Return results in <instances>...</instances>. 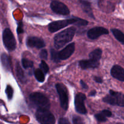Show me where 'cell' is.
Masks as SVG:
<instances>
[{
	"instance_id": "obj_1",
	"label": "cell",
	"mask_w": 124,
	"mask_h": 124,
	"mask_svg": "<svg viewBox=\"0 0 124 124\" xmlns=\"http://www.w3.org/2000/svg\"><path fill=\"white\" fill-rule=\"evenodd\" d=\"M73 24L77 26H87L88 24V21L78 17H74L70 19H63V20L55 21L48 24V30L52 33L56 32L62 28L65 27L67 26Z\"/></svg>"
},
{
	"instance_id": "obj_2",
	"label": "cell",
	"mask_w": 124,
	"mask_h": 124,
	"mask_svg": "<svg viewBox=\"0 0 124 124\" xmlns=\"http://www.w3.org/2000/svg\"><path fill=\"white\" fill-rule=\"evenodd\" d=\"M76 31V29L75 27H70L56 34L54 37L55 48L57 49L62 48L66 44L71 41L73 38Z\"/></svg>"
},
{
	"instance_id": "obj_3",
	"label": "cell",
	"mask_w": 124,
	"mask_h": 124,
	"mask_svg": "<svg viewBox=\"0 0 124 124\" xmlns=\"http://www.w3.org/2000/svg\"><path fill=\"white\" fill-rule=\"evenodd\" d=\"M36 120L41 124H54L55 117L54 115L46 108H38L36 112Z\"/></svg>"
},
{
	"instance_id": "obj_4",
	"label": "cell",
	"mask_w": 124,
	"mask_h": 124,
	"mask_svg": "<svg viewBox=\"0 0 124 124\" xmlns=\"http://www.w3.org/2000/svg\"><path fill=\"white\" fill-rule=\"evenodd\" d=\"M30 100L33 104L38 108H46L50 107V102L46 96L40 92H33L29 96Z\"/></svg>"
},
{
	"instance_id": "obj_5",
	"label": "cell",
	"mask_w": 124,
	"mask_h": 124,
	"mask_svg": "<svg viewBox=\"0 0 124 124\" xmlns=\"http://www.w3.org/2000/svg\"><path fill=\"white\" fill-rule=\"evenodd\" d=\"M103 101L111 105L124 106V95L121 92L110 90L109 94L103 98Z\"/></svg>"
},
{
	"instance_id": "obj_6",
	"label": "cell",
	"mask_w": 124,
	"mask_h": 124,
	"mask_svg": "<svg viewBox=\"0 0 124 124\" xmlns=\"http://www.w3.org/2000/svg\"><path fill=\"white\" fill-rule=\"evenodd\" d=\"M2 40L4 44L8 51H14L16 48V43L13 33L8 28L4 29L2 34Z\"/></svg>"
},
{
	"instance_id": "obj_7",
	"label": "cell",
	"mask_w": 124,
	"mask_h": 124,
	"mask_svg": "<svg viewBox=\"0 0 124 124\" xmlns=\"http://www.w3.org/2000/svg\"><path fill=\"white\" fill-rule=\"evenodd\" d=\"M56 89L59 94L61 106L64 110H67L69 108V97L66 88L63 84L58 83L56 85Z\"/></svg>"
},
{
	"instance_id": "obj_8",
	"label": "cell",
	"mask_w": 124,
	"mask_h": 124,
	"mask_svg": "<svg viewBox=\"0 0 124 124\" xmlns=\"http://www.w3.org/2000/svg\"><path fill=\"white\" fill-rule=\"evenodd\" d=\"M50 8L53 12L61 15H67L70 10L67 6L63 2L58 1H52L50 4Z\"/></svg>"
},
{
	"instance_id": "obj_9",
	"label": "cell",
	"mask_w": 124,
	"mask_h": 124,
	"mask_svg": "<svg viewBox=\"0 0 124 124\" xmlns=\"http://www.w3.org/2000/svg\"><path fill=\"white\" fill-rule=\"evenodd\" d=\"M86 99V96L83 93H78L75 96V106L76 111L78 113L85 114L87 113V109L85 106L84 101Z\"/></svg>"
},
{
	"instance_id": "obj_10",
	"label": "cell",
	"mask_w": 124,
	"mask_h": 124,
	"mask_svg": "<svg viewBox=\"0 0 124 124\" xmlns=\"http://www.w3.org/2000/svg\"><path fill=\"white\" fill-rule=\"evenodd\" d=\"M108 34V30L103 27H95L90 29L87 32V36L90 39L95 40L103 35Z\"/></svg>"
},
{
	"instance_id": "obj_11",
	"label": "cell",
	"mask_w": 124,
	"mask_h": 124,
	"mask_svg": "<svg viewBox=\"0 0 124 124\" xmlns=\"http://www.w3.org/2000/svg\"><path fill=\"white\" fill-rule=\"evenodd\" d=\"M27 46L29 47H35L40 49L46 46L44 40L36 36H29L26 40Z\"/></svg>"
},
{
	"instance_id": "obj_12",
	"label": "cell",
	"mask_w": 124,
	"mask_h": 124,
	"mask_svg": "<svg viewBox=\"0 0 124 124\" xmlns=\"http://www.w3.org/2000/svg\"><path fill=\"white\" fill-rule=\"evenodd\" d=\"M75 49V44L74 43L69 44L64 47L62 50L59 52V57L60 60H65L69 58L73 53Z\"/></svg>"
},
{
	"instance_id": "obj_13",
	"label": "cell",
	"mask_w": 124,
	"mask_h": 124,
	"mask_svg": "<svg viewBox=\"0 0 124 124\" xmlns=\"http://www.w3.org/2000/svg\"><path fill=\"white\" fill-rule=\"evenodd\" d=\"M111 74L117 80L124 81V69L121 66H113L111 69Z\"/></svg>"
},
{
	"instance_id": "obj_14",
	"label": "cell",
	"mask_w": 124,
	"mask_h": 124,
	"mask_svg": "<svg viewBox=\"0 0 124 124\" xmlns=\"http://www.w3.org/2000/svg\"><path fill=\"white\" fill-rule=\"evenodd\" d=\"M79 64L82 69H93V68H96L99 66V62H97V61L93 60L90 58L89 60H81L79 63Z\"/></svg>"
},
{
	"instance_id": "obj_15",
	"label": "cell",
	"mask_w": 124,
	"mask_h": 124,
	"mask_svg": "<svg viewBox=\"0 0 124 124\" xmlns=\"http://www.w3.org/2000/svg\"><path fill=\"white\" fill-rule=\"evenodd\" d=\"M79 5L82 10L86 14L88 15V17L94 19V17L93 13V10H92L90 2L88 1V0H79Z\"/></svg>"
},
{
	"instance_id": "obj_16",
	"label": "cell",
	"mask_w": 124,
	"mask_h": 124,
	"mask_svg": "<svg viewBox=\"0 0 124 124\" xmlns=\"http://www.w3.org/2000/svg\"><path fill=\"white\" fill-rule=\"evenodd\" d=\"M1 61L4 69L7 71L11 70V61L8 55L3 53L1 55Z\"/></svg>"
},
{
	"instance_id": "obj_17",
	"label": "cell",
	"mask_w": 124,
	"mask_h": 124,
	"mask_svg": "<svg viewBox=\"0 0 124 124\" xmlns=\"http://www.w3.org/2000/svg\"><path fill=\"white\" fill-rule=\"evenodd\" d=\"M16 73L17 77H18L19 81L22 83H25L27 81V77L25 76L24 71L22 69L18 62H17L16 64Z\"/></svg>"
},
{
	"instance_id": "obj_18",
	"label": "cell",
	"mask_w": 124,
	"mask_h": 124,
	"mask_svg": "<svg viewBox=\"0 0 124 124\" xmlns=\"http://www.w3.org/2000/svg\"><path fill=\"white\" fill-rule=\"evenodd\" d=\"M102 53V51L101 49H96L90 52L89 57L90 59L97 61V62H99V60L101 58Z\"/></svg>"
},
{
	"instance_id": "obj_19",
	"label": "cell",
	"mask_w": 124,
	"mask_h": 124,
	"mask_svg": "<svg viewBox=\"0 0 124 124\" xmlns=\"http://www.w3.org/2000/svg\"><path fill=\"white\" fill-rule=\"evenodd\" d=\"M111 32L117 40L124 44V34L121 30L116 29H113L111 30Z\"/></svg>"
},
{
	"instance_id": "obj_20",
	"label": "cell",
	"mask_w": 124,
	"mask_h": 124,
	"mask_svg": "<svg viewBox=\"0 0 124 124\" xmlns=\"http://www.w3.org/2000/svg\"><path fill=\"white\" fill-rule=\"evenodd\" d=\"M35 78L39 82H43L45 80V75L43 71L40 69H37L34 72Z\"/></svg>"
},
{
	"instance_id": "obj_21",
	"label": "cell",
	"mask_w": 124,
	"mask_h": 124,
	"mask_svg": "<svg viewBox=\"0 0 124 124\" xmlns=\"http://www.w3.org/2000/svg\"><path fill=\"white\" fill-rule=\"evenodd\" d=\"M50 54H51V58L52 60L55 63H59L60 62V58L59 57V52L56 51L55 49H52L50 50Z\"/></svg>"
},
{
	"instance_id": "obj_22",
	"label": "cell",
	"mask_w": 124,
	"mask_h": 124,
	"mask_svg": "<svg viewBox=\"0 0 124 124\" xmlns=\"http://www.w3.org/2000/svg\"><path fill=\"white\" fill-rule=\"evenodd\" d=\"M22 64L24 69H27L29 68H31L33 66V62L31 60L27 59V58H23L22 59Z\"/></svg>"
},
{
	"instance_id": "obj_23",
	"label": "cell",
	"mask_w": 124,
	"mask_h": 124,
	"mask_svg": "<svg viewBox=\"0 0 124 124\" xmlns=\"http://www.w3.org/2000/svg\"><path fill=\"white\" fill-rule=\"evenodd\" d=\"M6 93L8 100H11L13 96V89L10 85H7L6 89Z\"/></svg>"
},
{
	"instance_id": "obj_24",
	"label": "cell",
	"mask_w": 124,
	"mask_h": 124,
	"mask_svg": "<svg viewBox=\"0 0 124 124\" xmlns=\"http://www.w3.org/2000/svg\"><path fill=\"white\" fill-rule=\"evenodd\" d=\"M39 67L41 68V70L43 71L44 73H47L49 71V68H48V66L47 65V63L44 62V60L41 61V63L39 64Z\"/></svg>"
},
{
	"instance_id": "obj_25",
	"label": "cell",
	"mask_w": 124,
	"mask_h": 124,
	"mask_svg": "<svg viewBox=\"0 0 124 124\" xmlns=\"http://www.w3.org/2000/svg\"><path fill=\"white\" fill-rule=\"evenodd\" d=\"M73 124H84V120L81 117L74 115L73 117Z\"/></svg>"
},
{
	"instance_id": "obj_26",
	"label": "cell",
	"mask_w": 124,
	"mask_h": 124,
	"mask_svg": "<svg viewBox=\"0 0 124 124\" xmlns=\"http://www.w3.org/2000/svg\"><path fill=\"white\" fill-rule=\"evenodd\" d=\"M95 117L99 122H105L107 120V117L105 115H104L102 113L96 114Z\"/></svg>"
},
{
	"instance_id": "obj_27",
	"label": "cell",
	"mask_w": 124,
	"mask_h": 124,
	"mask_svg": "<svg viewBox=\"0 0 124 124\" xmlns=\"http://www.w3.org/2000/svg\"><path fill=\"white\" fill-rule=\"evenodd\" d=\"M40 58L43 60H47V57H48V53L46 49H42L39 53Z\"/></svg>"
},
{
	"instance_id": "obj_28",
	"label": "cell",
	"mask_w": 124,
	"mask_h": 124,
	"mask_svg": "<svg viewBox=\"0 0 124 124\" xmlns=\"http://www.w3.org/2000/svg\"><path fill=\"white\" fill-rule=\"evenodd\" d=\"M17 33H18V35H20L24 33V29H23V24L22 22L18 24V28H17Z\"/></svg>"
},
{
	"instance_id": "obj_29",
	"label": "cell",
	"mask_w": 124,
	"mask_h": 124,
	"mask_svg": "<svg viewBox=\"0 0 124 124\" xmlns=\"http://www.w3.org/2000/svg\"><path fill=\"white\" fill-rule=\"evenodd\" d=\"M58 124H70V123L67 119L62 117L59 119V121H58Z\"/></svg>"
},
{
	"instance_id": "obj_30",
	"label": "cell",
	"mask_w": 124,
	"mask_h": 124,
	"mask_svg": "<svg viewBox=\"0 0 124 124\" xmlns=\"http://www.w3.org/2000/svg\"><path fill=\"white\" fill-rule=\"evenodd\" d=\"M102 113L104 115H105L107 117H111V115H112L111 112L109 110H107V109L103 110L102 111Z\"/></svg>"
},
{
	"instance_id": "obj_31",
	"label": "cell",
	"mask_w": 124,
	"mask_h": 124,
	"mask_svg": "<svg viewBox=\"0 0 124 124\" xmlns=\"http://www.w3.org/2000/svg\"><path fill=\"white\" fill-rule=\"evenodd\" d=\"M94 80L97 83H102L103 82V79H102L100 77L95 76L94 77Z\"/></svg>"
},
{
	"instance_id": "obj_32",
	"label": "cell",
	"mask_w": 124,
	"mask_h": 124,
	"mask_svg": "<svg viewBox=\"0 0 124 124\" xmlns=\"http://www.w3.org/2000/svg\"><path fill=\"white\" fill-rule=\"evenodd\" d=\"M80 83H81V86H82V88L83 89H87L88 88V85H87V83H85L83 80H81V81H80Z\"/></svg>"
},
{
	"instance_id": "obj_33",
	"label": "cell",
	"mask_w": 124,
	"mask_h": 124,
	"mask_svg": "<svg viewBox=\"0 0 124 124\" xmlns=\"http://www.w3.org/2000/svg\"><path fill=\"white\" fill-rule=\"evenodd\" d=\"M96 94V91H93L89 94V96H94Z\"/></svg>"
}]
</instances>
